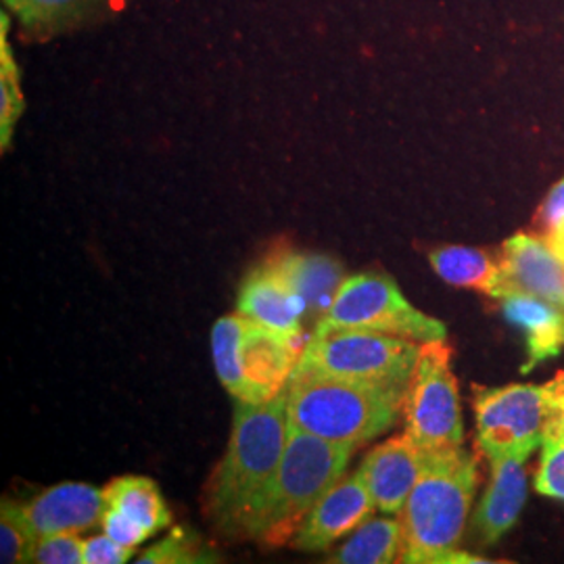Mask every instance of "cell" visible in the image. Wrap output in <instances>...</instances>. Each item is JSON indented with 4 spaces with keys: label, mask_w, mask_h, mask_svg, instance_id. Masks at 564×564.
I'll return each instance as SVG.
<instances>
[{
    "label": "cell",
    "mask_w": 564,
    "mask_h": 564,
    "mask_svg": "<svg viewBox=\"0 0 564 564\" xmlns=\"http://www.w3.org/2000/svg\"><path fill=\"white\" fill-rule=\"evenodd\" d=\"M354 452L356 445L335 444L291 426L281 464L247 510L239 535L265 545L293 540L312 508L345 477Z\"/></svg>",
    "instance_id": "1"
},
{
    "label": "cell",
    "mask_w": 564,
    "mask_h": 564,
    "mask_svg": "<svg viewBox=\"0 0 564 564\" xmlns=\"http://www.w3.org/2000/svg\"><path fill=\"white\" fill-rule=\"evenodd\" d=\"M289 431L286 391L270 402H237L232 433L207 498V512L224 533L239 535L247 510L281 464Z\"/></svg>",
    "instance_id": "2"
},
{
    "label": "cell",
    "mask_w": 564,
    "mask_h": 564,
    "mask_svg": "<svg viewBox=\"0 0 564 564\" xmlns=\"http://www.w3.org/2000/svg\"><path fill=\"white\" fill-rule=\"evenodd\" d=\"M477 489V460L463 447L424 452L423 470L403 506L400 563L440 564L463 538Z\"/></svg>",
    "instance_id": "3"
},
{
    "label": "cell",
    "mask_w": 564,
    "mask_h": 564,
    "mask_svg": "<svg viewBox=\"0 0 564 564\" xmlns=\"http://www.w3.org/2000/svg\"><path fill=\"white\" fill-rule=\"evenodd\" d=\"M284 391L291 426L356 447L398 423L405 402V393L398 389L297 368Z\"/></svg>",
    "instance_id": "4"
},
{
    "label": "cell",
    "mask_w": 564,
    "mask_h": 564,
    "mask_svg": "<svg viewBox=\"0 0 564 564\" xmlns=\"http://www.w3.org/2000/svg\"><path fill=\"white\" fill-rule=\"evenodd\" d=\"M295 341L239 312L224 316L212 330V354L224 389L237 402L274 400L300 362Z\"/></svg>",
    "instance_id": "5"
},
{
    "label": "cell",
    "mask_w": 564,
    "mask_h": 564,
    "mask_svg": "<svg viewBox=\"0 0 564 564\" xmlns=\"http://www.w3.org/2000/svg\"><path fill=\"white\" fill-rule=\"evenodd\" d=\"M368 330L410 341H444L447 328L403 297L398 282L383 272H364L341 282L335 300L316 323L314 335Z\"/></svg>",
    "instance_id": "6"
},
{
    "label": "cell",
    "mask_w": 564,
    "mask_h": 564,
    "mask_svg": "<svg viewBox=\"0 0 564 564\" xmlns=\"http://www.w3.org/2000/svg\"><path fill=\"white\" fill-rule=\"evenodd\" d=\"M421 345L423 343L368 330L312 335V339L303 345L295 368L381 384L408 393L419 362Z\"/></svg>",
    "instance_id": "7"
},
{
    "label": "cell",
    "mask_w": 564,
    "mask_h": 564,
    "mask_svg": "<svg viewBox=\"0 0 564 564\" xmlns=\"http://www.w3.org/2000/svg\"><path fill=\"white\" fill-rule=\"evenodd\" d=\"M477 444L491 458L506 454H533L544 444L556 412L554 381L545 384L475 387Z\"/></svg>",
    "instance_id": "8"
},
{
    "label": "cell",
    "mask_w": 564,
    "mask_h": 564,
    "mask_svg": "<svg viewBox=\"0 0 564 564\" xmlns=\"http://www.w3.org/2000/svg\"><path fill=\"white\" fill-rule=\"evenodd\" d=\"M405 435L423 452L463 447L464 423L452 349L444 341L421 345L405 393Z\"/></svg>",
    "instance_id": "9"
},
{
    "label": "cell",
    "mask_w": 564,
    "mask_h": 564,
    "mask_svg": "<svg viewBox=\"0 0 564 564\" xmlns=\"http://www.w3.org/2000/svg\"><path fill=\"white\" fill-rule=\"evenodd\" d=\"M375 510L379 508L362 475L356 473L343 477L312 508L291 544L302 552H323L328 545L341 540L343 535L366 523Z\"/></svg>",
    "instance_id": "10"
},
{
    "label": "cell",
    "mask_w": 564,
    "mask_h": 564,
    "mask_svg": "<svg viewBox=\"0 0 564 564\" xmlns=\"http://www.w3.org/2000/svg\"><path fill=\"white\" fill-rule=\"evenodd\" d=\"M531 454L517 452L491 458V479L473 517V531L481 544L500 542L517 524L527 502V460Z\"/></svg>",
    "instance_id": "11"
},
{
    "label": "cell",
    "mask_w": 564,
    "mask_h": 564,
    "mask_svg": "<svg viewBox=\"0 0 564 564\" xmlns=\"http://www.w3.org/2000/svg\"><path fill=\"white\" fill-rule=\"evenodd\" d=\"M424 452L408 435L377 445L360 466L375 505L383 514H402L423 470Z\"/></svg>",
    "instance_id": "12"
},
{
    "label": "cell",
    "mask_w": 564,
    "mask_h": 564,
    "mask_svg": "<svg viewBox=\"0 0 564 564\" xmlns=\"http://www.w3.org/2000/svg\"><path fill=\"white\" fill-rule=\"evenodd\" d=\"M23 512L36 538L82 533L101 524L105 494L93 485L59 484L23 505Z\"/></svg>",
    "instance_id": "13"
},
{
    "label": "cell",
    "mask_w": 564,
    "mask_h": 564,
    "mask_svg": "<svg viewBox=\"0 0 564 564\" xmlns=\"http://www.w3.org/2000/svg\"><path fill=\"white\" fill-rule=\"evenodd\" d=\"M502 268L510 291L535 295L564 307V262L545 239L519 232L502 245Z\"/></svg>",
    "instance_id": "14"
},
{
    "label": "cell",
    "mask_w": 564,
    "mask_h": 564,
    "mask_svg": "<svg viewBox=\"0 0 564 564\" xmlns=\"http://www.w3.org/2000/svg\"><path fill=\"white\" fill-rule=\"evenodd\" d=\"M237 312L293 339L302 335L303 318L307 316L302 297L268 262L242 281Z\"/></svg>",
    "instance_id": "15"
},
{
    "label": "cell",
    "mask_w": 564,
    "mask_h": 564,
    "mask_svg": "<svg viewBox=\"0 0 564 564\" xmlns=\"http://www.w3.org/2000/svg\"><path fill=\"white\" fill-rule=\"evenodd\" d=\"M500 302L506 321L524 333L529 351L524 372L556 358L563 351L564 307L519 291H510Z\"/></svg>",
    "instance_id": "16"
},
{
    "label": "cell",
    "mask_w": 564,
    "mask_h": 564,
    "mask_svg": "<svg viewBox=\"0 0 564 564\" xmlns=\"http://www.w3.org/2000/svg\"><path fill=\"white\" fill-rule=\"evenodd\" d=\"M265 262L289 282V286L305 303L307 314L316 316L318 321L326 314L341 282L345 281L341 262L323 253L279 251L270 256Z\"/></svg>",
    "instance_id": "17"
},
{
    "label": "cell",
    "mask_w": 564,
    "mask_h": 564,
    "mask_svg": "<svg viewBox=\"0 0 564 564\" xmlns=\"http://www.w3.org/2000/svg\"><path fill=\"white\" fill-rule=\"evenodd\" d=\"M2 4L23 34L46 41L102 18L113 0H2Z\"/></svg>",
    "instance_id": "18"
},
{
    "label": "cell",
    "mask_w": 564,
    "mask_h": 564,
    "mask_svg": "<svg viewBox=\"0 0 564 564\" xmlns=\"http://www.w3.org/2000/svg\"><path fill=\"white\" fill-rule=\"evenodd\" d=\"M429 262L442 281L473 289L494 300H505L510 293L502 262L491 260L484 249L464 245H444L429 253Z\"/></svg>",
    "instance_id": "19"
},
{
    "label": "cell",
    "mask_w": 564,
    "mask_h": 564,
    "mask_svg": "<svg viewBox=\"0 0 564 564\" xmlns=\"http://www.w3.org/2000/svg\"><path fill=\"white\" fill-rule=\"evenodd\" d=\"M102 494L105 506L120 510L130 521L141 524L142 529L151 533V538L172 523V512L153 479L123 475L107 485Z\"/></svg>",
    "instance_id": "20"
},
{
    "label": "cell",
    "mask_w": 564,
    "mask_h": 564,
    "mask_svg": "<svg viewBox=\"0 0 564 564\" xmlns=\"http://www.w3.org/2000/svg\"><path fill=\"white\" fill-rule=\"evenodd\" d=\"M403 550L402 521L368 519L328 558L337 564H389L400 561Z\"/></svg>",
    "instance_id": "21"
},
{
    "label": "cell",
    "mask_w": 564,
    "mask_h": 564,
    "mask_svg": "<svg viewBox=\"0 0 564 564\" xmlns=\"http://www.w3.org/2000/svg\"><path fill=\"white\" fill-rule=\"evenodd\" d=\"M11 15L0 13V149L2 153L11 147L15 126L25 109L21 93V72L11 42H9Z\"/></svg>",
    "instance_id": "22"
},
{
    "label": "cell",
    "mask_w": 564,
    "mask_h": 564,
    "mask_svg": "<svg viewBox=\"0 0 564 564\" xmlns=\"http://www.w3.org/2000/svg\"><path fill=\"white\" fill-rule=\"evenodd\" d=\"M212 547L203 544L202 538L186 529L174 527L163 540L142 552L139 564H199L216 563Z\"/></svg>",
    "instance_id": "23"
},
{
    "label": "cell",
    "mask_w": 564,
    "mask_h": 564,
    "mask_svg": "<svg viewBox=\"0 0 564 564\" xmlns=\"http://www.w3.org/2000/svg\"><path fill=\"white\" fill-rule=\"evenodd\" d=\"M34 540L36 535L25 519L23 505L4 498L0 506V563H28Z\"/></svg>",
    "instance_id": "24"
},
{
    "label": "cell",
    "mask_w": 564,
    "mask_h": 564,
    "mask_svg": "<svg viewBox=\"0 0 564 564\" xmlns=\"http://www.w3.org/2000/svg\"><path fill=\"white\" fill-rule=\"evenodd\" d=\"M535 489L542 496L564 502V424H554L545 433Z\"/></svg>",
    "instance_id": "25"
},
{
    "label": "cell",
    "mask_w": 564,
    "mask_h": 564,
    "mask_svg": "<svg viewBox=\"0 0 564 564\" xmlns=\"http://www.w3.org/2000/svg\"><path fill=\"white\" fill-rule=\"evenodd\" d=\"M28 563L84 564V540L78 533H55L36 538L30 547Z\"/></svg>",
    "instance_id": "26"
},
{
    "label": "cell",
    "mask_w": 564,
    "mask_h": 564,
    "mask_svg": "<svg viewBox=\"0 0 564 564\" xmlns=\"http://www.w3.org/2000/svg\"><path fill=\"white\" fill-rule=\"evenodd\" d=\"M101 527L105 535H109L118 544L132 547V550H137L139 545L144 544L151 538V533L147 529H142L141 524L130 521L126 514H121L120 510H116L111 506H105Z\"/></svg>",
    "instance_id": "27"
},
{
    "label": "cell",
    "mask_w": 564,
    "mask_h": 564,
    "mask_svg": "<svg viewBox=\"0 0 564 564\" xmlns=\"http://www.w3.org/2000/svg\"><path fill=\"white\" fill-rule=\"evenodd\" d=\"M132 556H134L132 547L118 544L105 533L84 540V564H123L130 563Z\"/></svg>",
    "instance_id": "28"
},
{
    "label": "cell",
    "mask_w": 564,
    "mask_h": 564,
    "mask_svg": "<svg viewBox=\"0 0 564 564\" xmlns=\"http://www.w3.org/2000/svg\"><path fill=\"white\" fill-rule=\"evenodd\" d=\"M561 218H564V178L561 182H556L552 186V191L547 193L542 207H540V214H538V223L542 224V228H550L552 224L558 223Z\"/></svg>",
    "instance_id": "29"
},
{
    "label": "cell",
    "mask_w": 564,
    "mask_h": 564,
    "mask_svg": "<svg viewBox=\"0 0 564 564\" xmlns=\"http://www.w3.org/2000/svg\"><path fill=\"white\" fill-rule=\"evenodd\" d=\"M544 239L547 242V247L564 262V218H561L558 223L552 224L550 228H545Z\"/></svg>",
    "instance_id": "30"
},
{
    "label": "cell",
    "mask_w": 564,
    "mask_h": 564,
    "mask_svg": "<svg viewBox=\"0 0 564 564\" xmlns=\"http://www.w3.org/2000/svg\"><path fill=\"white\" fill-rule=\"evenodd\" d=\"M494 561H487V558H479V556H475V554H468V552H460L458 547L456 550H452V552H447L444 558H442V563L440 564H491Z\"/></svg>",
    "instance_id": "31"
},
{
    "label": "cell",
    "mask_w": 564,
    "mask_h": 564,
    "mask_svg": "<svg viewBox=\"0 0 564 564\" xmlns=\"http://www.w3.org/2000/svg\"><path fill=\"white\" fill-rule=\"evenodd\" d=\"M554 393H556V412L550 424H564V375L554 379Z\"/></svg>",
    "instance_id": "32"
}]
</instances>
